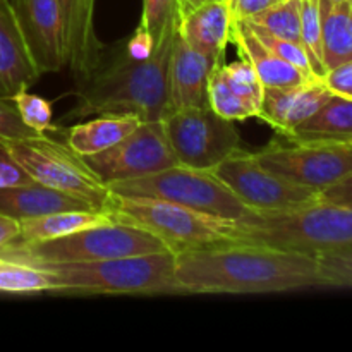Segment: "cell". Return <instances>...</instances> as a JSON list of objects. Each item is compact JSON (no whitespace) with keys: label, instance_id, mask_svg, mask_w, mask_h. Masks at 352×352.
Wrapping results in <instances>:
<instances>
[{"label":"cell","instance_id":"6da1fadb","mask_svg":"<svg viewBox=\"0 0 352 352\" xmlns=\"http://www.w3.org/2000/svg\"><path fill=\"white\" fill-rule=\"evenodd\" d=\"M184 294H275L318 287L316 254L220 243L175 254Z\"/></svg>","mask_w":352,"mask_h":352},{"label":"cell","instance_id":"7a4b0ae2","mask_svg":"<svg viewBox=\"0 0 352 352\" xmlns=\"http://www.w3.org/2000/svg\"><path fill=\"white\" fill-rule=\"evenodd\" d=\"M177 16L165 26L148 58H133L122 43L105 47L100 64L79 81L76 105L64 119L133 116L160 120L168 110V64Z\"/></svg>","mask_w":352,"mask_h":352},{"label":"cell","instance_id":"3957f363","mask_svg":"<svg viewBox=\"0 0 352 352\" xmlns=\"http://www.w3.org/2000/svg\"><path fill=\"white\" fill-rule=\"evenodd\" d=\"M52 282L50 294L100 296L184 294L175 280L170 251L78 263L40 265Z\"/></svg>","mask_w":352,"mask_h":352},{"label":"cell","instance_id":"277c9868","mask_svg":"<svg viewBox=\"0 0 352 352\" xmlns=\"http://www.w3.org/2000/svg\"><path fill=\"white\" fill-rule=\"evenodd\" d=\"M229 243L261 244L309 254L352 250V205L318 199L287 212L256 213L246 222L234 223Z\"/></svg>","mask_w":352,"mask_h":352},{"label":"cell","instance_id":"5b68a950","mask_svg":"<svg viewBox=\"0 0 352 352\" xmlns=\"http://www.w3.org/2000/svg\"><path fill=\"white\" fill-rule=\"evenodd\" d=\"M162 251H168L167 246L153 234L129 223L110 222L41 243L12 239L0 248V260L40 267L50 263L140 256Z\"/></svg>","mask_w":352,"mask_h":352},{"label":"cell","instance_id":"8992f818","mask_svg":"<svg viewBox=\"0 0 352 352\" xmlns=\"http://www.w3.org/2000/svg\"><path fill=\"white\" fill-rule=\"evenodd\" d=\"M103 212L109 213L113 222L129 223L153 234L174 254L229 243L236 223L165 199L116 192H110Z\"/></svg>","mask_w":352,"mask_h":352},{"label":"cell","instance_id":"52a82bcc","mask_svg":"<svg viewBox=\"0 0 352 352\" xmlns=\"http://www.w3.org/2000/svg\"><path fill=\"white\" fill-rule=\"evenodd\" d=\"M107 188L116 195L165 199L232 222H246L256 215L212 170H198L184 165H174L144 177L112 182Z\"/></svg>","mask_w":352,"mask_h":352},{"label":"cell","instance_id":"ba28073f","mask_svg":"<svg viewBox=\"0 0 352 352\" xmlns=\"http://www.w3.org/2000/svg\"><path fill=\"white\" fill-rule=\"evenodd\" d=\"M0 144L34 182L82 199L95 210L105 208L109 188L85 157L76 153L67 143L36 134L21 140H0Z\"/></svg>","mask_w":352,"mask_h":352},{"label":"cell","instance_id":"9c48e42d","mask_svg":"<svg viewBox=\"0 0 352 352\" xmlns=\"http://www.w3.org/2000/svg\"><path fill=\"white\" fill-rule=\"evenodd\" d=\"M256 158L274 174L322 192L352 174V141H292L277 134Z\"/></svg>","mask_w":352,"mask_h":352},{"label":"cell","instance_id":"30bf717a","mask_svg":"<svg viewBox=\"0 0 352 352\" xmlns=\"http://www.w3.org/2000/svg\"><path fill=\"white\" fill-rule=\"evenodd\" d=\"M160 120L177 164L184 167L213 170L241 148L232 120L223 119L210 105L168 110Z\"/></svg>","mask_w":352,"mask_h":352},{"label":"cell","instance_id":"8fae6325","mask_svg":"<svg viewBox=\"0 0 352 352\" xmlns=\"http://www.w3.org/2000/svg\"><path fill=\"white\" fill-rule=\"evenodd\" d=\"M213 174L253 212L277 213L318 201L320 192L274 174L243 146L220 162Z\"/></svg>","mask_w":352,"mask_h":352},{"label":"cell","instance_id":"7c38bea8","mask_svg":"<svg viewBox=\"0 0 352 352\" xmlns=\"http://www.w3.org/2000/svg\"><path fill=\"white\" fill-rule=\"evenodd\" d=\"M85 160L105 184L144 177L179 165L162 120L141 122L112 148Z\"/></svg>","mask_w":352,"mask_h":352},{"label":"cell","instance_id":"4fadbf2b","mask_svg":"<svg viewBox=\"0 0 352 352\" xmlns=\"http://www.w3.org/2000/svg\"><path fill=\"white\" fill-rule=\"evenodd\" d=\"M17 26L41 76L65 67V40L57 0H10Z\"/></svg>","mask_w":352,"mask_h":352},{"label":"cell","instance_id":"5bb4252c","mask_svg":"<svg viewBox=\"0 0 352 352\" xmlns=\"http://www.w3.org/2000/svg\"><path fill=\"white\" fill-rule=\"evenodd\" d=\"M57 3L64 24L65 67L81 81L100 64L107 47L96 34V0H57Z\"/></svg>","mask_w":352,"mask_h":352},{"label":"cell","instance_id":"9a60e30c","mask_svg":"<svg viewBox=\"0 0 352 352\" xmlns=\"http://www.w3.org/2000/svg\"><path fill=\"white\" fill-rule=\"evenodd\" d=\"M332 95L323 79H311L284 88H265L258 119L274 127L277 134L289 136Z\"/></svg>","mask_w":352,"mask_h":352},{"label":"cell","instance_id":"2e32d148","mask_svg":"<svg viewBox=\"0 0 352 352\" xmlns=\"http://www.w3.org/2000/svg\"><path fill=\"white\" fill-rule=\"evenodd\" d=\"M217 64L175 30L168 64V110L208 105V78Z\"/></svg>","mask_w":352,"mask_h":352},{"label":"cell","instance_id":"e0dca14e","mask_svg":"<svg viewBox=\"0 0 352 352\" xmlns=\"http://www.w3.org/2000/svg\"><path fill=\"white\" fill-rule=\"evenodd\" d=\"M232 24L227 0H210L179 12L177 33L206 57L222 62L230 43Z\"/></svg>","mask_w":352,"mask_h":352},{"label":"cell","instance_id":"ac0fdd59","mask_svg":"<svg viewBox=\"0 0 352 352\" xmlns=\"http://www.w3.org/2000/svg\"><path fill=\"white\" fill-rule=\"evenodd\" d=\"M40 78L24 45L10 0H0V96L10 98Z\"/></svg>","mask_w":352,"mask_h":352},{"label":"cell","instance_id":"d6986e66","mask_svg":"<svg viewBox=\"0 0 352 352\" xmlns=\"http://www.w3.org/2000/svg\"><path fill=\"white\" fill-rule=\"evenodd\" d=\"M230 43L237 48L241 58L253 65L265 88H284L311 81V78L302 74L298 67L265 47L244 21H234Z\"/></svg>","mask_w":352,"mask_h":352},{"label":"cell","instance_id":"ffe728a7","mask_svg":"<svg viewBox=\"0 0 352 352\" xmlns=\"http://www.w3.org/2000/svg\"><path fill=\"white\" fill-rule=\"evenodd\" d=\"M95 210L82 199L64 195L55 189L33 184L0 188V215L9 219L26 220L33 217L47 215V213L62 212V210Z\"/></svg>","mask_w":352,"mask_h":352},{"label":"cell","instance_id":"44dd1931","mask_svg":"<svg viewBox=\"0 0 352 352\" xmlns=\"http://www.w3.org/2000/svg\"><path fill=\"white\" fill-rule=\"evenodd\" d=\"M141 120L133 116H95L65 131L67 144L81 157L102 153L133 133Z\"/></svg>","mask_w":352,"mask_h":352},{"label":"cell","instance_id":"7402d4cb","mask_svg":"<svg viewBox=\"0 0 352 352\" xmlns=\"http://www.w3.org/2000/svg\"><path fill=\"white\" fill-rule=\"evenodd\" d=\"M110 222H113L112 217L103 210H62L21 220L19 234L14 239L23 243H41Z\"/></svg>","mask_w":352,"mask_h":352},{"label":"cell","instance_id":"603a6c76","mask_svg":"<svg viewBox=\"0 0 352 352\" xmlns=\"http://www.w3.org/2000/svg\"><path fill=\"white\" fill-rule=\"evenodd\" d=\"M285 138L292 141H352V98L332 95Z\"/></svg>","mask_w":352,"mask_h":352},{"label":"cell","instance_id":"cb8c5ba5","mask_svg":"<svg viewBox=\"0 0 352 352\" xmlns=\"http://www.w3.org/2000/svg\"><path fill=\"white\" fill-rule=\"evenodd\" d=\"M325 69L352 60V6L349 0H320Z\"/></svg>","mask_w":352,"mask_h":352},{"label":"cell","instance_id":"d4e9b609","mask_svg":"<svg viewBox=\"0 0 352 352\" xmlns=\"http://www.w3.org/2000/svg\"><path fill=\"white\" fill-rule=\"evenodd\" d=\"M222 62L215 65L208 78V105L227 120H248L258 117L260 105L244 96L223 74Z\"/></svg>","mask_w":352,"mask_h":352},{"label":"cell","instance_id":"484cf974","mask_svg":"<svg viewBox=\"0 0 352 352\" xmlns=\"http://www.w3.org/2000/svg\"><path fill=\"white\" fill-rule=\"evenodd\" d=\"M248 23L268 31L274 36L301 43V0H278Z\"/></svg>","mask_w":352,"mask_h":352},{"label":"cell","instance_id":"4316f807","mask_svg":"<svg viewBox=\"0 0 352 352\" xmlns=\"http://www.w3.org/2000/svg\"><path fill=\"white\" fill-rule=\"evenodd\" d=\"M50 291L52 282L43 268L16 261H0V292L28 296Z\"/></svg>","mask_w":352,"mask_h":352},{"label":"cell","instance_id":"83f0119b","mask_svg":"<svg viewBox=\"0 0 352 352\" xmlns=\"http://www.w3.org/2000/svg\"><path fill=\"white\" fill-rule=\"evenodd\" d=\"M301 45L309 58L313 74L323 79L327 69L323 65L320 0H301Z\"/></svg>","mask_w":352,"mask_h":352},{"label":"cell","instance_id":"f1b7e54d","mask_svg":"<svg viewBox=\"0 0 352 352\" xmlns=\"http://www.w3.org/2000/svg\"><path fill=\"white\" fill-rule=\"evenodd\" d=\"M9 100L17 109L23 122L36 134H45L47 131L57 129L54 126V110H52V103L48 100L33 95L28 91V88H21Z\"/></svg>","mask_w":352,"mask_h":352},{"label":"cell","instance_id":"f546056e","mask_svg":"<svg viewBox=\"0 0 352 352\" xmlns=\"http://www.w3.org/2000/svg\"><path fill=\"white\" fill-rule=\"evenodd\" d=\"M320 285L352 289V250L316 253Z\"/></svg>","mask_w":352,"mask_h":352},{"label":"cell","instance_id":"4dcf8cb0","mask_svg":"<svg viewBox=\"0 0 352 352\" xmlns=\"http://www.w3.org/2000/svg\"><path fill=\"white\" fill-rule=\"evenodd\" d=\"M244 23L250 26V30L253 31L254 34H256L258 40H260L261 43L265 45V47L270 48L274 54H277L278 57H282L284 60H287L289 64H292L294 67H298L299 71H301L302 74L308 76V78L320 79V78H316L315 74H313L311 65H309V58H308V55H306V50L302 48L301 43H296V41L284 40V38L274 36L272 33H268V31H265V30H261V28L254 26V24L248 23V21H244Z\"/></svg>","mask_w":352,"mask_h":352},{"label":"cell","instance_id":"1f68e13d","mask_svg":"<svg viewBox=\"0 0 352 352\" xmlns=\"http://www.w3.org/2000/svg\"><path fill=\"white\" fill-rule=\"evenodd\" d=\"M179 16V0H143L140 24L158 41L162 31Z\"/></svg>","mask_w":352,"mask_h":352},{"label":"cell","instance_id":"d6a6232c","mask_svg":"<svg viewBox=\"0 0 352 352\" xmlns=\"http://www.w3.org/2000/svg\"><path fill=\"white\" fill-rule=\"evenodd\" d=\"M31 136H36V133L23 122L14 103L0 96V140H21Z\"/></svg>","mask_w":352,"mask_h":352},{"label":"cell","instance_id":"836d02e7","mask_svg":"<svg viewBox=\"0 0 352 352\" xmlns=\"http://www.w3.org/2000/svg\"><path fill=\"white\" fill-rule=\"evenodd\" d=\"M33 182L24 168L0 144V188H12V186L33 184Z\"/></svg>","mask_w":352,"mask_h":352},{"label":"cell","instance_id":"e575fe53","mask_svg":"<svg viewBox=\"0 0 352 352\" xmlns=\"http://www.w3.org/2000/svg\"><path fill=\"white\" fill-rule=\"evenodd\" d=\"M323 82L333 95L352 98V60L329 69L323 76Z\"/></svg>","mask_w":352,"mask_h":352},{"label":"cell","instance_id":"d590c367","mask_svg":"<svg viewBox=\"0 0 352 352\" xmlns=\"http://www.w3.org/2000/svg\"><path fill=\"white\" fill-rule=\"evenodd\" d=\"M155 45H157V41L153 40V36L141 24H138L133 36L127 41H124V48H126L127 55L133 58H140V60L141 58H148L153 54Z\"/></svg>","mask_w":352,"mask_h":352},{"label":"cell","instance_id":"8d00e7d4","mask_svg":"<svg viewBox=\"0 0 352 352\" xmlns=\"http://www.w3.org/2000/svg\"><path fill=\"white\" fill-rule=\"evenodd\" d=\"M277 2L278 0H227L234 21L251 19Z\"/></svg>","mask_w":352,"mask_h":352},{"label":"cell","instance_id":"74e56055","mask_svg":"<svg viewBox=\"0 0 352 352\" xmlns=\"http://www.w3.org/2000/svg\"><path fill=\"white\" fill-rule=\"evenodd\" d=\"M320 199L336 205H352V174L320 192Z\"/></svg>","mask_w":352,"mask_h":352},{"label":"cell","instance_id":"f35d334b","mask_svg":"<svg viewBox=\"0 0 352 352\" xmlns=\"http://www.w3.org/2000/svg\"><path fill=\"white\" fill-rule=\"evenodd\" d=\"M19 234V222L9 217L0 215V248L12 241Z\"/></svg>","mask_w":352,"mask_h":352},{"label":"cell","instance_id":"ab89813d","mask_svg":"<svg viewBox=\"0 0 352 352\" xmlns=\"http://www.w3.org/2000/svg\"><path fill=\"white\" fill-rule=\"evenodd\" d=\"M203 2H210V0H179V12L186 9H191L195 6H199Z\"/></svg>","mask_w":352,"mask_h":352},{"label":"cell","instance_id":"60d3db41","mask_svg":"<svg viewBox=\"0 0 352 352\" xmlns=\"http://www.w3.org/2000/svg\"><path fill=\"white\" fill-rule=\"evenodd\" d=\"M333 2H340V0H333Z\"/></svg>","mask_w":352,"mask_h":352},{"label":"cell","instance_id":"b9f144b4","mask_svg":"<svg viewBox=\"0 0 352 352\" xmlns=\"http://www.w3.org/2000/svg\"><path fill=\"white\" fill-rule=\"evenodd\" d=\"M349 2H351V6H352V0H349Z\"/></svg>","mask_w":352,"mask_h":352},{"label":"cell","instance_id":"7bdbcfd3","mask_svg":"<svg viewBox=\"0 0 352 352\" xmlns=\"http://www.w3.org/2000/svg\"><path fill=\"white\" fill-rule=\"evenodd\" d=\"M0 261H2V260H0Z\"/></svg>","mask_w":352,"mask_h":352}]
</instances>
